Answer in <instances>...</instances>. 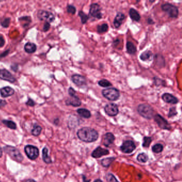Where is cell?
Here are the masks:
<instances>
[{
    "instance_id": "1",
    "label": "cell",
    "mask_w": 182,
    "mask_h": 182,
    "mask_svg": "<svg viewBox=\"0 0 182 182\" xmlns=\"http://www.w3.org/2000/svg\"><path fill=\"white\" fill-rule=\"evenodd\" d=\"M77 136L81 141L86 143L96 141L98 138V132L94 129L89 127H83L77 132Z\"/></svg>"
},
{
    "instance_id": "2",
    "label": "cell",
    "mask_w": 182,
    "mask_h": 182,
    "mask_svg": "<svg viewBox=\"0 0 182 182\" xmlns=\"http://www.w3.org/2000/svg\"><path fill=\"white\" fill-rule=\"evenodd\" d=\"M137 111L139 115L146 119H151L153 117L154 110L149 105L142 104L138 105Z\"/></svg>"
},
{
    "instance_id": "3",
    "label": "cell",
    "mask_w": 182,
    "mask_h": 182,
    "mask_svg": "<svg viewBox=\"0 0 182 182\" xmlns=\"http://www.w3.org/2000/svg\"><path fill=\"white\" fill-rule=\"evenodd\" d=\"M103 96L110 101H115L120 96V92L115 88L105 89L102 91Z\"/></svg>"
},
{
    "instance_id": "4",
    "label": "cell",
    "mask_w": 182,
    "mask_h": 182,
    "mask_svg": "<svg viewBox=\"0 0 182 182\" xmlns=\"http://www.w3.org/2000/svg\"><path fill=\"white\" fill-rule=\"evenodd\" d=\"M3 150L14 160L18 162H21L23 160L24 158L23 155L16 147L11 146H6L4 147Z\"/></svg>"
},
{
    "instance_id": "5",
    "label": "cell",
    "mask_w": 182,
    "mask_h": 182,
    "mask_svg": "<svg viewBox=\"0 0 182 182\" xmlns=\"http://www.w3.org/2000/svg\"><path fill=\"white\" fill-rule=\"evenodd\" d=\"M161 9L164 12L168 14L170 18H177L178 16V9L176 6L170 3H165L161 6Z\"/></svg>"
},
{
    "instance_id": "6",
    "label": "cell",
    "mask_w": 182,
    "mask_h": 182,
    "mask_svg": "<svg viewBox=\"0 0 182 182\" xmlns=\"http://www.w3.org/2000/svg\"><path fill=\"white\" fill-rule=\"evenodd\" d=\"M24 150L26 154L31 160H34L39 155V150L37 147L33 145H28L25 147Z\"/></svg>"
},
{
    "instance_id": "7",
    "label": "cell",
    "mask_w": 182,
    "mask_h": 182,
    "mask_svg": "<svg viewBox=\"0 0 182 182\" xmlns=\"http://www.w3.org/2000/svg\"><path fill=\"white\" fill-rule=\"evenodd\" d=\"M37 16L40 20H43L48 22L49 23L54 22L55 17L54 14L49 11L40 10L38 11Z\"/></svg>"
},
{
    "instance_id": "8",
    "label": "cell",
    "mask_w": 182,
    "mask_h": 182,
    "mask_svg": "<svg viewBox=\"0 0 182 182\" xmlns=\"http://www.w3.org/2000/svg\"><path fill=\"white\" fill-rule=\"evenodd\" d=\"M154 120L156 122V123L158 124V126L160 128L168 130L171 129V126L169 124V123L161 115L158 114H156L154 116Z\"/></svg>"
},
{
    "instance_id": "9",
    "label": "cell",
    "mask_w": 182,
    "mask_h": 182,
    "mask_svg": "<svg viewBox=\"0 0 182 182\" xmlns=\"http://www.w3.org/2000/svg\"><path fill=\"white\" fill-rule=\"evenodd\" d=\"M136 149V145L132 141H126L120 146V150L124 153H130Z\"/></svg>"
},
{
    "instance_id": "10",
    "label": "cell",
    "mask_w": 182,
    "mask_h": 182,
    "mask_svg": "<svg viewBox=\"0 0 182 182\" xmlns=\"http://www.w3.org/2000/svg\"><path fill=\"white\" fill-rule=\"evenodd\" d=\"M104 111L107 115L110 116H115L119 113L118 105L114 103L107 104L105 106Z\"/></svg>"
},
{
    "instance_id": "11",
    "label": "cell",
    "mask_w": 182,
    "mask_h": 182,
    "mask_svg": "<svg viewBox=\"0 0 182 182\" xmlns=\"http://www.w3.org/2000/svg\"><path fill=\"white\" fill-rule=\"evenodd\" d=\"M89 13L91 16L97 19H101L102 18V14L101 12V8L99 4L97 3H93L90 6Z\"/></svg>"
},
{
    "instance_id": "12",
    "label": "cell",
    "mask_w": 182,
    "mask_h": 182,
    "mask_svg": "<svg viewBox=\"0 0 182 182\" xmlns=\"http://www.w3.org/2000/svg\"><path fill=\"white\" fill-rule=\"evenodd\" d=\"M0 79L11 83H14L16 81V79L12 75L11 73L6 69L0 70Z\"/></svg>"
},
{
    "instance_id": "13",
    "label": "cell",
    "mask_w": 182,
    "mask_h": 182,
    "mask_svg": "<svg viewBox=\"0 0 182 182\" xmlns=\"http://www.w3.org/2000/svg\"><path fill=\"white\" fill-rule=\"evenodd\" d=\"M71 79L72 80L73 82L79 87L86 86L87 84L86 78L82 75L74 74L72 76Z\"/></svg>"
},
{
    "instance_id": "14",
    "label": "cell",
    "mask_w": 182,
    "mask_h": 182,
    "mask_svg": "<svg viewBox=\"0 0 182 182\" xmlns=\"http://www.w3.org/2000/svg\"><path fill=\"white\" fill-rule=\"evenodd\" d=\"M109 153L108 150L98 146L91 153V156L94 158H99L103 155H108Z\"/></svg>"
},
{
    "instance_id": "15",
    "label": "cell",
    "mask_w": 182,
    "mask_h": 182,
    "mask_svg": "<svg viewBox=\"0 0 182 182\" xmlns=\"http://www.w3.org/2000/svg\"><path fill=\"white\" fill-rule=\"evenodd\" d=\"M162 99L163 101L169 104H176L178 103V99L173 95L169 93H165L162 95Z\"/></svg>"
},
{
    "instance_id": "16",
    "label": "cell",
    "mask_w": 182,
    "mask_h": 182,
    "mask_svg": "<svg viewBox=\"0 0 182 182\" xmlns=\"http://www.w3.org/2000/svg\"><path fill=\"white\" fill-rule=\"evenodd\" d=\"M66 104L67 105H71L74 107H78L81 105V101L79 97L75 95L71 96V98H68L66 100Z\"/></svg>"
},
{
    "instance_id": "17",
    "label": "cell",
    "mask_w": 182,
    "mask_h": 182,
    "mask_svg": "<svg viewBox=\"0 0 182 182\" xmlns=\"http://www.w3.org/2000/svg\"><path fill=\"white\" fill-rule=\"evenodd\" d=\"M115 140V136L111 132H107L105 135L103 141V144L105 146L108 147L111 144H112L113 143Z\"/></svg>"
},
{
    "instance_id": "18",
    "label": "cell",
    "mask_w": 182,
    "mask_h": 182,
    "mask_svg": "<svg viewBox=\"0 0 182 182\" xmlns=\"http://www.w3.org/2000/svg\"><path fill=\"white\" fill-rule=\"evenodd\" d=\"M15 94V90L10 87H6L0 90V94L3 98L11 96Z\"/></svg>"
},
{
    "instance_id": "19",
    "label": "cell",
    "mask_w": 182,
    "mask_h": 182,
    "mask_svg": "<svg viewBox=\"0 0 182 182\" xmlns=\"http://www.w3.org/2000/svg\"><path fill=\"white\" fill-rule=\"evenodd\" d=\"M125 19V15L121 12H119L115 16L113 24L114 25L115 28H119L122 24V23L123 21V20Z\"/></svg>"
},
{
    "instance_id": "20",
    "label": "cell",
    "mask_w": 182,
    "mask_h": 182,
    "mask_svg": "<svg viewBox=\"0 0 182 182\" xmlns=\"http://www.w3.org/2000/svg\"><path fill=\"white\" fill-rule=\"evenodd\" d=\"M24 50L28 54H32L36 50V46L34 43L28 42L25 45Z\"/></svg>"
},
{
    "instance_id": "21",
    "label": "cell",
    "mask_w": 182,
    "mask_h": 182,
    "mask_svg": "<svg viewBox=\"0 0 182 182\" xmlns=\"http://www.w3.org/2000/svg\"><path fill=\"white\" fill-rule=\"evenodd\" d=\"M129 16L131 19L136 22H139L141 19V16L138 11L134 9L131 8L129 10Z\"/></svg>"
},
{
    "instance_id": "22",
    "label": "cell",
    "mask_w": 182,
    "mask_h": 182,
    "mask_svg": "<svg viewBox=\"0 0 182 182\" xmlns=\"http://www.w3.org/2000/svg\"><path fill=\"white\" fill-rule=\"evenodd\" d=\"M77 113L79 115H80L82 118L88 119L91 117V113L86 108H79L77 110Z\"/></svg>"
},
{
    "instance_id": "23",
    "label": "cell",
    "mask_w": 182,
    "mask_h": 182,
    "mask_svg": "<svg viewBox=\"0 0 182 182\" xmlns=\"http://www.w3.org/2000/svg\"><path fill=\"white\" fill-rule=\"evenodd\" d=\"M152 52L150 50H147L143 52L141 55L140 58L143 61H147V60H151V59L152 58Z\"/></svg>"
},
{
    "instance_id": "24",
    "label": "cell",
    "mask_w": 182,
    "mask_h": 182,
    "mask_svg": "<svg viewBox=\"0 0 182 182\" xmlns=\"http://www.w3.org/2000/svg\"><path fill=\"white\" fill-rule=\"evenodd\" d=\"M126 48L127 52L130 55H134L136 52V47L131 42H127L126 44Z\"/></svg>"
},
{
    "instance_id": "25",
    "label": "cell",
    "mask_w": 182,
    "mask_h": 182,
    "mask_svg": "<svg viewBox=\"0 0 182 182\" xmlns=\"http://www.w3.org/2000/svg\"><path fill=\"white\" fill-rule=\"evenodd\" d=\"M42 158L45 163L49 164L52 162L51 158L48 155V150L46 147H44L42 150Z\"/></svg>"
},
{
    "instance_id": "26",
    "label": "cell",
    "mask_w": 182,
    "mask_h": 182,
    "mask_svg": "<svg viewBox=\"0 0 182 182\" xmlns=\"http://www.w3.org/2000/svg\"><path fill=\"white\" fill-rule=\"evenodd\" d=\"M115 159L114 157L104 158L101 161V164L102 166L104 167H108L111 165V164L112 163L113 161H114L115 160Z\"/></svg>"
},
{
    "instance_id": "27",
    "label": "cell",
    "mask_w": 182,
    "mask_h": 182,
    "mask_svg": "<svg viewBox=\"0 0 182 182\" xmlns=\"http://www.w3.org/2000/svg\"><path fill=\"white\" fill-rule=\"evenodd\" d=\"M137 159L140 162L145 163L149 160V157L146 154H145L144 153H142L138 155Z\"/></svg>"
},
{
    "instance_id": "28",
    "label": "cell",
    "mask_w": 182,
    "mask_h": 182,
    "mask_svg": "<svg viewBox=\"0 0 182 182\" xmlns=\"http://www.w3.org/2000/svg\"><path fill=\"white\" fill-rule=\"evenodd\" d=\"M79 120L76 116H70V120L68 122V126L69 127H76L79 124Z\"/></svg>"
},
{
    "instance_id": "29",
    "label": "cell",
    "mask_w": 182,
    "mask_h": 182,
    "mask_svg": "<svg viewBox=\"0 0 182 182\" xmlns=\"http://www.w3.org/2000/svg\"><path fill=\"white\" fill-rule=\"evenodd\" d=\"M2 122L4 124H5L7 127H8L9 128L11 129H16V124L12 121L4 120L2 121Z\"/></svg>"
},
{
    "instance_id": "30",
    "label": "cell",
    "mask_w": 182,
    "mask_h": 182,
    "mask_svg": "<svg viewBox=\"0 0 182 182\" xmlns=\"http://www.w3.org/2000/svg\"><path fill=\"white\" fill-rule=\"evenodd\" d=\"M108 29V26L107 24H103L100 25H98L97 27V31L98 33H103L107 32Z\"/></svg>"
},
{
    "instance_id": "31",
    "label": "cell",
    "mask_w": 182,
    "mask_h": 182,
    "mask_svg": "<svg viewBox=\"0 0 182 182\" xmlns=\"http://www.w3.org/2000/svg\"><path fill=\"white\" fill-rule=\"evenodd\" d=\"M41 131H42V128L41 126H39V125H35L32 130V134L33 136H38L39 135H40Z\"/></svg>"
},
{
    "instance_id": "32",
    "label": "cell",
    "mask_w": 182,
    "mask_h": 182,
    "mask_svg": "<svg viewBox=\"0 0 182 182\" xmlns=\"http://www.w3.org/2000/svg\"><path fill=\"white\" fill-rule=\"evenodd\" d=\"M163 145L161 144H157L154 145L152 148L153 152L155 153H159L163 151Z\"/></svg>"
},
{
    "instance_id": "33",
    "label": "cell",
    "mask_w": 182,
    "mask_h": 182,
    "mask_svg": "<svg viewBox=\"0 0 182 182\" xmlns=\"http://www.w3.org/2000/svg\"><path fill=\"white\" fill-rule=\"evenodd\" d=\"M98 84L100 87H104V88L108 87H110V86L112 85V83H111L110 81H108L106 80V79H102V80H99L98 81Z\"/></svg>"
},
{
    "instance_id": "34",
    "label": "cell",
    "mask_w": 182,
    "mask_h": 182,
    "mask_svg": "<svg viewBox=\"0 0 182 182\" xmlns=\"http://www.w3.org/2000/svg\"><path fill=\"white\" fill-rule=\"evenodd\" d=\"M79 16H80L81 19V22L82 23L84 24L87 22V20H88L89 17L88 15L87 14H85L84 12H83V11H79Z\"/></svg>"
},
{
    "instance_id": "35",
    "label": "cell",
    "mask_w": 182,
    "mask_h": 182,
    "mask_svg": "<svg viewBox=\"0 0 182 182\" xmlns=\"http://www.w3.org/2000/svg\"><path fill=\"white\" fill-rule=\"evenodd\" d=\"M152 138L151 137H144L143 138V146L144 147H149L152 142Z\"/></svg>"
},
{
    "instance_id": "36",
    "label": "cell",
    "mask_w": 182,
    "mask_h": 182,
    "mask_svg": "<svg viewBox=\"0 0 182 182\" xmlns=\"http://www.w3.org/2000/svg\"><path fill=\"white\" fill-rule=\"evenodd\" d=\"M106 179L107 182H119L115 178V177L111 173H108L106 175Z\"/></svg>"
},
{
    "instance_id": "37",
    "label": "cell",
    "mask_w": 182,
    "mask_h": 182,
    "mask_svg": "<svg viewBox=\"0 0 182 182\" xmlns=\"http://www.w3.org/2000/svg\"><path fill=\"white\" fill-rule=\"evenodd\" d=\"M10 23V18H7L1 22V24L2 26V27L7 28L9 27Z\"/></svg>"
},
{
    "instance_id": "38",
    "label": "cell",
    "mask_w": 182,
    "mask_h": 182,
    "mask_svg": "<svg viewBox=\"0 0 182 182\" xmlns=\"http://www.w3.org/2000/svg\"><path fill=\"white\" fill-rule=\"evenodd\" d=\"M76 8H75L74 6H72V5H68L67 6V11L68 13L74 15L76 12Z\"/></svg>"
},
{
    "instance_id": "39",
    "label": "cell",
    "mask_w": 182,
    "mask_h": 182,
    "mask_svg": "<svg viewBox=\"0 0 182 182\" xmlns=\"http://www.w3.org/2000/svg\"><path fill=\"white\" fill-rule=\"evenodd\" d=\"M177 114V112L175 107H171L170 108L168 114L169 118H171Z\"/></svg>"
},
{
    "instance_id": "40",
    "label": "cell",
    "mask_w": 182,
    "mask_h": 182,
    "mask_svg": "<svg viewBox=\"0 0 182 182\" xmlns=\"http://www.w3.org/2000/svg\"><path fill=\"white\" fill-rule=\"evenodd\" d=\"M50 28V24L48 22H45L44 26H43V31L44 32L48 31Z\"/></svg>"
},
{
    "instance_id": "41",
    "label": "cell",
    "mask_w": 182,
    "mask_h": 182,
    "mask_svg": "<svg viewBox=\"0 0 182 182\" xmlns=\"http://www.w3.org/2000/svg\"><path fill=\"white\" fill-rule=\"evenodd\" d=\"M68 94L70 95V96H72L76 95V91L73 88L70 87V88L68 89Z\"/></svg>"
},
{
    "instance_id": "42",
    "label": "cell",
    "mask_w": 182,
    "mask_h": 182,
    "mask_svg": "<svg viewBox=\"0 0 182 182\" xmlns=\"http://www.w3.org/2000/svg\"><path fill=\"white\" fill-rule=\"evenodd\" d=\"M26 104L28 106H34L35 104V102H34L32 99H31V98L28 99V101L26 102Z\"/></svg>"
},
{
    "instance_id": "43",
    "label": "cell",
    "mask_w": 182,
    "mask_h": 182,
    "mask_svg": "<svg viewBox=\"0 0 182 182\" xmlns=\"http://www.w3.org/2000/svg\"><path fill=\"white\" fill-rule=\"evenodd\" d=\"M7 104V103L5 100L0 99V107H4Z\"/></svg>"
},
{
    "instance_id": "44",
    "label": "cell",
    "mask_w": 182,
    "mask_h": 182,
    "mask_svg": "<svg viewBox=\"0 0 182 182\" xmlns=\"http://www.w3.org/2000/svg\"><path fill=\"white\" fill-rule=\"evenodd\" d=\"M5 44V41L2 36H0V48L3 47Z\"/></svg>"
},
{
    "instance_id": "45",
    "label": "cell",
    "mask_w": 182,
    "mask_h": 182,
    "mask_svg": "<svg viewBox=\"0 0 182 182\" xmlns=\"http://www.w3.org/2000/svg\"><path fill=\"white\" fill-rule=\"evenodd\" d=\"M147 23H148L149 24H154L153 20L152 19H151V18H149V19H147Z\"/></svg>"
},
{
    "instance_id": "46",
    "label": "cell",
    "mask_w": 182,
    "mask_h": 182,
    "mask_svg": "<svg viewBox=\"0 0 182 182\" xmlns=\"http://www.w3.org/2000/svg\"><path fill=\"white\" fill-rule=\"evenodd\" d=\"M25 182H35L34 180H33V179H27L26 180V181Z\"/></svg>"
},
{
    "instance_id": "47",
    "label": "cell",
    "mask_w": 182,
    "mask_h": 182,
    "mask_svg": "<svg viewBox=\"0 0 182 182\" xmlns=\"http://www.w3.org/2000/svg\"><path fill=\"white\" fill-rule=\"evenodd\" d=\"M2 154H3V151H2L1 147L0 146V158L2 156Z\"/></svg>"
},
{
    "instance_id": "48",
    "label": "cell",
    "mask_w": 182,
    "mask_h": 182,
    "mask_svg": "<svg viewBox=\"0 0 182 182\" xmlns=\"http://www.w3.org/2000/svg\"><path fill=\"white\" fill-rule=\"evenodd\" d=\"M94 182H103L102 180H100V179H96Z\"/></svg>"
},
{
    "instance_id": "49",
    "label": "cell",
    "mask_w": 182,
    "mask_h": 182,
    "mask_svg": "<svg viewBox=\"0 0 182 182\" xmlns=\"http://www.w3.org/2000/svg\"><path fill=\"white\" fill-rule=\"evenodd\" d=\"M1 2V1H0V2Z\"/></svg>"
}]
</instances>
